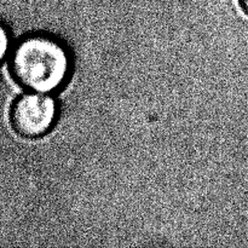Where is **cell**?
Listing matches in <instances>:
<instances>
[{"mask_svg": "<svg viewBox=\"0 0 248 248\" xmlns=\"http://www.w3.org/2000/svg\"><path fill=\"white\" fill-rule=\"evenodd\" d=\"M10 69L27 91L50 94L60 91L72 73L67 46L48 34L23 36L11 50Z\"/></svg>", "mask_w": 248, "mask_h": 248, "instance_id": "cell-1", "label": "cell"}, {"mask_svg": "<svg viewBox=\"0 0 248 248\" xmlns=\"http://www.w3.org/2000/svg\"><path fill=\"white\" fill-rule=\"evenodd\" d=\"M58 110V103L52 96L28 91L12 103L10 121L17 135L35 140L52 130Z\"/></svg>", "mask_w": 248, "mask_h": 248, "instance_id": "cell-2", "label": "cell"}, {"mask_svg": "<svg viewBox=\"0 0 248 248\" xmlns=\"http://www.w3.org/2000/svg\"><path fill=\"white\" fill-rule=\"evenodd\" d=\"M240 7L242 9V11L248 16V0H239Z\"/></svg>", "mask_w": 248, "mask_h": 248, "instance_id": "cell-4", "label": "cell"}, {"mask_svg": "<svg viewBox=\"0 0 248 248\" xmlns=\"http://www.w3.org/2000/svg\"><path fill=\"white\" fill-rule=\"evenodd\" d=\"M11 51V35L6 27L0 23V63L7 57Z\"/></svg>", "mask_w": 248, "mask_h": 248, "instance_id": "cell-3", "label": "cell"}]
</instances>
